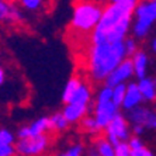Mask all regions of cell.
I'll use <instances>...</instances> for the list:
<instances>
[{
    "label": "cell",
    "mask_w": 156,
    "mask_h": 156,
    "mask_svg": "<svg viewBox=\"0 0 156 156\" xmlns=\"http://www.w3.org/2000/svg\"><path fill=\"white\" fill-rule=\"evenodd\" d=\"M122 41H104V42L83 45L84 48H82L83 75L93 84L103 83L107 75L122 59L128 58Z\"/></svg>",
    "instance_id": "1"
},
{
    "label": "cell",
    "mask_w": 156,
    "mask_h": 156,
    "mask_svg": "<svg viewBox=\"0 0 156 156\" xmlns=\"http://www.w3.org/2000/svg\"><path fill=\"white\" fill-rule=\"evenodd\" d=\"M138 0H122L118 3L104 4L100 20L87 37L84 44H97L104 41H122L129 35L132 11ZM83 44V45H84Z\"/></svg>",
    "instance_id": "2"
},
{
    "label": "cell",
    "mask_w": 156,
    "mask_h": 156,
    "mask_svg": "<svg viewBox=\"0 0 156 156\" xmlns=\"http://www.w3.org/2000/svg\"><path fill=\"white\" fill-rule=\"evenodd\" d=\"M104 4L93 0H77L73 4L69 33L79 44H84L100 20Z\"/></svg>",
    "instance_id": "3"
},
{
    "label": "cell",
    "mask_w": 156,
    "mask_h": 156,
    "mask_svg": "<svg viewBox=\"0 0 156 156\" xmlns=\"http://www.w3.org/2000/svg\"><path fill=\"white\" fill-rule=\"evenodd\" d=\"M156 20V0H138L132 11L131 30L132 37L138 41L146 40Z\"/></svg>",
    "instance_id": "4"
},
{
    "label": "cell",
    "mask_w": 156,
    "mask_h": 156,
    "mask_svg": "<svg viewBox=\"0 0 156 156\" xmlns=\"http://www.w3.org/2000/svg\"><path fill=\"white\" fill-rule=\"evenodd\" d=\"M62 101L79 103V104H93V83L84 75H75L65 84L62 91Z\"/></svg>",
    "instance_id": "5"
},
{
    "label": "cell",
    "mask_w": 156,
    "mask_h": 156,
    "mask_svg": "<svg viewBox=\"0 0 156 156\" xmlns=\"http://www.w3.org/2000/svg\"><path fill=\"white\" fill-rule=\"evenodd\" d=\"M52 135L41 134L35 136L16 139L14 141V153L20 156H40L45 155L52 148Z\"/></svg>",
    "instance_id": "6"
},
{
    "label": "cell",
    "mask_w": 156,
    "mask_h": 156,
    "mask_svg": "<svg viewBox=\"0 0 156 156\" xmlns=\"http://www.w3.org/2000/svg\"><path fill=\"white\" fill-rule=\"evenodd\" d=\"M101 134L113 145L120 141H128V138L131 136V124L128 122L127 117L122 115L121 113H118L104 127Z\"/></svg>",
    "instance_id": "7"
},
{
    "label": "cell",
    "mask_w": 156,
    "mask_h": 156,
    "mask_svg": "<svg viewBox=\"0 0 156 156\" xmlns=\"http://www.w3.org/2000/svg\"><path fill=\"white\" fill-rule=\"evenodd\" d=\"M127 120L129 124L142 125L146 131H152L156 128V114L151 105L139 104L127 111Z\"/></svg>",
    "instance_id": "8"
},
{
    "label": "cell",
    "mask_w": 156,
    "mask_h": 156,
    "mask_svg": "<svg viewBox=\"0 0 156 156\" xmlns=\"http://www.w3.org/2000/svg\"><path fill=\"white\" fill-rule=\"evenodd\" d=\"M26 23V13L17 3H7L0 0V27L23 26Z\"/></svg>",
    "instance_id": "9"
},
{
    "label": "cell",
    "mask_w": 156,
    "mask_h": 156,
    "mask_svg": "<svg viewBox=\"0 0 156 156\" xmlns=\"http://www.w3.org/2000/svg\"><path fill=\"white\" fill-rule=\"evenodd\" d=\"M118 113H120V107L114 104L111 100H108V101H93L90 111V114L93 115L96 122L98 124V127L101 128V132L105 125L113 120Z\"/></svg>",
    "instance_id": "10"
},
{
    "label": "cell",
    "mask_w": 156,
    "mask_h": 156,
    "mask_svg": "<svg viewBox=\"0 0 156 156\" xmlns=\"http://www.w3.org/2000/svg\"><path fill=\"white\" fill-rule=\"evenodd\" d=\"M132 77H134V68H132V63H131V59L125 58L107 75V77L104 79L103 83L113 87L120 83H128L129 80H132Z\"/></svg>",
    "instance_id": "11"
},
{
    "label": "cell",
    "mask_w": 156,
    "mask_h": 156,
    "mask_svg": "<svg viewBox=\"0 0 156 156\" xmlns=\"http://www.w3.org/2000/svg\"><path fill=\"white\" fill-rule=\"evenodd\" d=\"M86 153L94 156H114V145L103 134H98L91 138V144L87 146Z\"/></svg>",
    "instance_id": "12"
},
{
    "label": "cell",
    "mask_w": 156,
    "mask_h": 156,
    "mask_svg": "<svg viewBox=\"0 0 156 156\" xmlns=\"http://www.w3.org/2000/svg\"><path fill=\"white\" fill-rule=\"evenodd\" d=\"M91 105L79 104V103H65L63 110H62V114L65 115V118L68 120V122H69L70 125H73V124L79 122L86 114L90 113Z\"/></svg>",
    "instance_id": "13"
},
{
    "label": "cell",
    "mask_w": 156,
    "mask_h": 156,
    "mask_svg": "<svg viewBox=\"0 0 156 156\" xmlns=\"http://www.w3.org/2000/svg\"><path fill=\"white\" fill-rule=\"evenodd\" d=\"M129 59H131V63H132V68H134V76L136 79H141V77L148 75L149 63H151V58H149L148 52L138 48L129 56Z\"/></svg>",
    "instance_id": "14"
},
{
    "label": "cell",
    "mask_w": 156,
    "mask_h": 156,
    "mask_svg": "<svg viewBox=\"0 0 156 156\" xmlns=\"http://www.w3.org/2000/svg\"><path fill=\"white\" fill-rule=\"evenodd\" d=\"M142 103H144V98H142V96H141L138 84H136V82H131L129 80V82L125 84V94H124V98H122V103H121L120 108L128 111V110L134 108V107L142 104Z\"/></svg>",
    "instance_id": "15"
},
{
    "label": "cell",
    "mask_w": 156,
    "mask_h": 156,
    "mask_svg": "<svg viewBox=\"0 0 156 156\" xmlns=\"http://www.w3.org/2000/svg\"><path fill=\"white\" fill-rule=\"evenodd\" d=\"M136 84H138V89H139V91H141L142 98H144V103H149V104L155 103V100H156V83H155V79L146 75V76L138 79Z\"/></svg>",
    "instance_id": "16"
},
{
    "label": "cell",
    "mask_w": 156,
    "mask_h": 156,
    "mask_svg": "<svg viewBox=\"0 0 156 156\" xmlns=\"http://www.w3.org/2000/svg\"><path fill=\"white\" fill-rule=\"evenodd\" d=\"M27 132L28 136H35L41 134H51V127H49V117H40L34 120L33 122L27 124Z\"/></svg>",
    "instance_id": "17"
},
{
    "label": "cell",
    "mask_w": 156,
    "mask_h": 156,
    "mask_svg": "<svg viewBox=\"0 0 156 156\" xmlns=\"http://www.w3.org/2000/svg\"><path fill=\"white\" fill-rule=\"evenodd\" d=\"M49 0H18L17 4L21 7L24 13H31V14H38L48 7Z\"/></svg>",
    "instance_id": "18"
},
{
    "label": "cell",
    "mask_w": 156,
    "mask_h": 156,
    "mask_svg": "<svg viewBox=\"0 0 156 156\" xmlns=\"http://www.w3.org/2000/svg\"><path fill=\"white\" fill-rule=\"evenodd\" d=\"M77 125H79L80 129L83 131L84 134L91 136V138L96 136V135H98V134H101V128L98 127V124L96 122V120L93 118V115H91L90 113L86 114V115L77 122Z\"/></svg>",
    "instance_id": "19"
},
{
    "label": "cell",
    "mask_w": 156,
    "mask_h": 156,
    "mask_svg": "<svg viewBox=\"0 0 156 156\" xmlns=\"http://www.w3.org/2000/svg\"><path fill=\"white\" fill-rule=\"evenodd\" d=\"M49 127H51V134H62L69 129L70 124L68 122L62 111H59V113H54L52 115H49Z\"/></svg>",
    "instance_id": "20"
},
{
    "label": "cell",
    "mask_w": 156,
    "mask_h": 156,
    "mask_svg": "<svg viewBox=\"0 0 156 156\" xmlns=\"http://www.w3.org/2000/svg\"><path fill=\"white\" fill-rule=\"evenodd\" d=\"M87 145L83 141H75L70 142L63 148V151H61V155L63 156H82L86 155Z\"/></svg>",
    "instance_id": "21"
},
{
    "label": "cell",
    "mask_w": 156,
    "mask_h": 156,
    "mask_svg": "<svg viewBox=\"0 0 156 156\" xmlns=\"http://www.w3.org/2000/svg\"><path fill=\"white\" fill-rule=\"evenodd\" d=\"M125 84L127 83H120L111 87V101L115 105H118V107L121 105L124 94H125Z\"/></svg>",
    "instance_id": "22"
},
{
    "label": "cell",
    "mask_w": 156,
    "mask_h": 156,
    "mask_svg": "<svg viewBox=\"0 0 156 156\" xmlns=\"http://www.w3.org/2000/svg\"><path fill=\"white\" fill-rule=\"evenodd\" d=\"M122 45H124V49H125V54H127V56L129 58L131 55L139 48V41L135 40L132 35H127L122 41Z\"/></svg>",
    "instance_id": "23"
},
{
    "label": "cell",
    "mask_w": 156,
    "mask_h": 156,
    "mask_svg": "<svg viewBox=\"0 0 156 156\" xmlns=\"http://www.w3.org/2000/svg\"><path fill=\"white\" fill-rule=\"evenodd\" d=\"M16 135L7 128H0V145H14Z\"/></svg>",
    "instance_id": "24"
},
{
    "label": "cell",
    "mask_w": 156,
    "mask_h": 156,
    "mask_svg": "<svg viewBox=\"0 0 156 156\" xmlns=\"http://www.w3.org/2000/svg\"><path fill=\"white\" fill-rule=\"evenodd\" d=\"M114 156H131V149L127 141H120L114 144Z\"/></svg>",
    "instance_id": "25"
},
{
    "label": "cell",
    "mask_w": 156,
    "mask_h": 156,
    "mask_svg": "<svg viewBox=\"0 0 156 156\" xmlns=\"http://www.w3.org/2000/svg\"><path fill=\"white\" fill-rule=\"evenodd\" d=\"M9 82H10V70L3 62H0V90L6 87Z\"/></svg>",
    "instance_id": "26"
},
{
    "label": "cell",
    "mask_w": 156,
    "mask_h": 156,
    "mask_svg": "<svg viewBox=\"0 0 156 156\" xmlns=\"http://www.w3.org/2000/svg\"><path fill=\"white\" fill-rule=\"evenodd\" d=\"M152 155H153V152L146 145H144L142 148L136 149L134 152H131V156H152Z\"/></svg>",
    "instance_id": "27"
},
{
    "label": "cell",
    "mask_w": 156,
    "mask_h": 156,
    "mask_svg": "<svg viewBox=\"0 0 156 156\" xmlns=\"http://www.w3.org/2000/svg\"><path fill=\"white\" fill-rule=\"evenodd\" d=\"M146 129L142 125L138 124H131V135H136V136H144Z\"/></svg>",
    "instance_id": "28"
},
{
    "label": "cell",
    "mask_w": 156,
    "mask_h": 156,
    "mask_svg": "<svg viewBox=\"0 0 156 156\" xmlns=\"http://www.w3.org/2000/svg\"><path fill=\"white\" fill-rule=\"evenodd\" d=\"M13 155H16L13 145H0V156H13Z\"/></svg>",
    "instance_id": "29"
},
{
    "label": "cell",
    "mask_w": 156,
    "mask_h": 156,
    "mask_svg": "<svg viewBox=\"0 0 156 156\" xmlns=\"http://www.w3.org/2000/svg\"><path fill=\"white\" fill-rule=\"evenodd\" d=\"M151 51H152V52L156 51V38H155V37H152V38H151Z\"/></svg>",
    "instance_id": "30"
},
{
    "label": "cell",
    "mask_w": 156,
    "mask_h": 156,
    "mask_svg": "<svg viewBox=\"0 0 156 156\" xmlns=\"http://www.w3.org/2000/svg\"><path fill=\"white\" fill-rule=\"evenodd\" d=\"M4 2H7V3H17L18 0H4Z\"/></svg>",
    "instance_id": "31"
},
{
    "label": "cell",
    "mask_w": 156,
    "mask_h": 156,
    "mask_svg": "<svg viewBox=\"0 0 156 156\" xmlns=\"http://www.w3.org/2000/svg\"><path fill=\"white\" fill-rule=\"evenodd\" d=\"M110 3H118V2H122V0H108Z\"/></svg>",
    "instance_id": "32"
}]
</instances>
